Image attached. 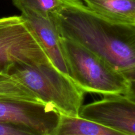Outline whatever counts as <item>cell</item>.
<instances>
[{
	"instance_id": "9",
	"label": "cell",
	"mask_w": 135,
	"mask_h": 135,
	"mask_svg": "<svg viewBox=\"0 0 135 135\" xmlns=\"http://www.w3.org/2000/svg\"><path fill=\"white\" fill-rule=\"evenodd\" d=\"M51 135H129L107 127L79 116L59 115L57 125Z\"/></svg>"
},
{
	"instance_id": "7",
	"label": "cell",
	"mask_w": 135,
	"mask_h": 135,
	"mask_svg": "<svg viewBox=\"0 0 135 135\" xmlns=\"http://www.w3.org/2000/svg\"><path fill=\"white\" fill-rule=\"evenodd\" d=\"M21 17L40 45L51 64L62 73L69 76L61 47L60 36L51 14L42 16L33 12H21Z\"/></svg>"
},
{
	"instance_id": "2",
	"label": "cell",
	"mask_w": 135,
	"mask_h": 135,
	"mask_svg": "<svg viewBox=\"0 0 135 135\" xmlns=\"http://www.w3.org/2000/svg\"><path fill=\"white\" fill-rule=\"evenodd\" d=\"M7 74L30 90L41 102L53 107L59 114L79 115L85 92L50 61L13 63Z\"/></svg>"
},
{
	"instance_id": "8",
	"label": "cell",
	"mask_w": 135,
	"mask_h": 135,
	"mask_svg": "<svg viewBox=\"0 0 135 135\" xmlns=\"http://www.w3.org/2000/svg\"><path fill=\"white\" fill-rule=\"evenodd\" d=\"M94 13L116 23L135 25V0H83Z\"/></svg>"
},
{
	"instance_id": "6",
	"label": "cell",
	"mask_w": 135,
	"mask_h": 135,
	"mask_svg": "<svg viewBox=\"0 0 135 135\" xmlns=\"http://www.w3.org/2000/svg\"><path fill=\"white\" fill-rule=\"evenodd\" d=\"M59 115L42 102L0 100V122L25 127L43 135H51Z\"/></svg>"
},
{
	"instance_id": "4",
	"label": "cell",
	"mask_w": 135,
	"mask_h": 135,
	"mask_svg": "<svg viewBox=\"0 0 135 135\" xmlns=\"http://www.w3.org/2000/svg\"><path fill=\"white\" fill-rule=\"evenodd\" d=\"M50 61L26 21L20 16L0 18V73L15 63Z\"/></svg>"
},
{
	"instance_id": "11",
	"label": "cell",
	"mask_w": 135,
	"mask_h": 135,
	"mask_svg": "<svg viewBox=\"0 0 135 135\" xmlns=\"http://www.w3.org/2000/svg\"><path fill=\"white\" fill-rule=\"evenodd\" d=\"M13 4L21 12H33L36 14L47 16L60 8L63 0H12Z\"/></svg>"
},
{
	"instance_id": "10",
	"label": "cell",
	"mask_w": 135,
	"mask_h": 135,
	"mask_svg": "<svg viewBox=\"0 0 135 135\" xmlns=\"http://www.w3.org/2000/svg\"><path fill=\"white\" fill-rule=\"evenodd\" d=\"M0 100L41 102L33 92L11 76L0 81Z\"/></svg>"
},
{
	"instance_id": "5",
	"label": "cell",
	"mask_w": 135,
	"mask_h": 135,
	"mask_svg": "<svg viewBox=\"0 0 135 135\" xmlns=\"http://www.w3.org/2000/svg\"><path fill=\"white\" fill-rule=\"evenodd\" d=\"M79 117L129 135H135L134 96L104 95L98 101L83 105Z\"/></svg>"
},
{
	"instance_id": "3",
	"label": "cell",
	"mask_w": 135,
	"mask_h": 135,
	"mask_svg": "<svg viewBox=\"0 0 135 135\" xmlns=\"http://www.w3.org/2000/svg\"><path fill=\"white\" fill-rule=\"evenodd\" d=\"M60 42L69 76L84 92L134 96V83L104 59L71 40Z\"/></svg>"
},
{
	"instance_id": "13",
	"label": "cell",
	"mask_w": 135,
	"mask_h": 135,
	"mask_svg": "<svg viewBox=\"0 0 135 135\" xmlns=\"http://www.w3.org/2000/svg\"><path fill=\"white\" fill-rule=\"evenodd\" d=\"M10 75H8L7 73H0V81L1 80H5V79H8V78L10 77Z\"/></svg>"
},
{
	"instance_id": "1",
	"label": "cell",
	"mask_w": 135,
	"mask_h": 135,
	"mask_svg": "<svg viewBox=\"0 0 135 135\" xmlns=\"http://www.w3.org/2000/svg\"><path fill=\"white\" fill-rule=\"evenodd\" d=\"M63 1L51 14L59 36L81 45L134 83L135 25L106 19L81 0Z\"/></svg>"
},
{
	"instance_id": "12",
	"label": "cell",
	"mask_w": 135,
	"mask_h": 135,
	"mask_svg": "<svg viewBox=\"0 0 135 135\" xmlns=\"http://www.w3.org/2000/svg\"><path fill=\"white\" fill-rule=\"evenodd\" d=\"M0 135H43L21 125L0 122Z\"/></svg>"
}]
</instances>
